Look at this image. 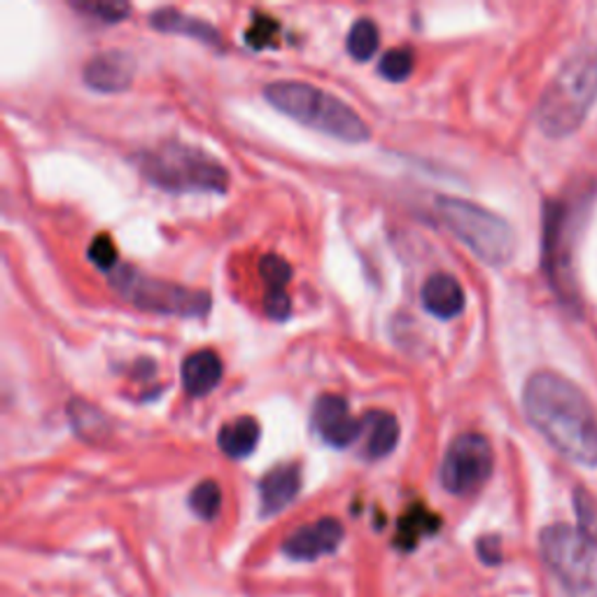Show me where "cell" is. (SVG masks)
<instances>
[{
    "label": "cell",
    "instance_id": "6da1fadb",
    "mask_svg": "<svg viewBox=\"0 0 597 597\" xmlns=\"http://www.w3.org/2000/svg\"><path fill=\"white\" fill-rule=\"evenodd\" d=\"M532 428L567 460L597 467V415L586 395L560 374L539 372L523 390Z\"/></svg>",
    "mask_w": 597,
    "mask_h": 597
},
{
    "label": "cell",
    "instance_id": "7a4b0ae2",
    "mask_svg": "<svg viewBox=\"0 0 597 597\" xmlns=\"http://www.w3.org/2000/svg\"><path fill=\"white\" fill-rule=\"evenodd\" d=\"M597 101V47H584L565 61L543 92L537 125L551 138H565L584 125Z\"/></svg>",
    "mask_w": 597,
    "mask_h": 597
},
{
    "label": "cell",
    "instance_id": "3957f363",
    "mask_svg": "<svg viewBox=\"0 0 597 597\" xmlns=\"http://www.w3.org/2000/svg\"><path fill=\"white\" fill-rule=\"evenodd\" d=\"M276 110L298 125L339 138L343 143H364L372 138L366 121L341 98L306 82H271L265 90Z\"/></svg>",
    "mask_w": 597,
    "mask_h": 597
},
{
    "label": "cell",
    "instance_id": "277c9868",
    "mask_svg": "<svg viewBox=\"0 0 597 597\" xmlns=\"http://www.w3.org/2000/svg\"><path fill=\"white\" fill-rule=\"evenodd\" d=\"M140 173L166 191H215L230 189V171L215 156L199 148L168 143L136 156Z\"/></svg>",
    "mask_w": 597,
    "mask_h": 597
},
{
    "label": "cell",
    "instance_id": "5b68a950",
    "mask_svg": "<svg viewBox=\"0 0 597 597\" xmlns=\"http://www.w3.org/2000/svg\"><path fill=\"white\" fill-rule=\"evenodd\" d=\"M543 565L567 597H597V539L567 523L549 525L539 537Z\"/></svg>",
    "mask_w": 597,
    "mask_h": 597
},
{
    "label": "cell",
    "instance_id": "8992f818",
    "mask_svg": "<svg viewBox=\"0 0 597 597\" xmlns=\"http://www.w3.org/2000/svg\"><path fill=\"white\" fill-rule=\"evenodd\" d=\"M444 224L488 267H504L516 253V234L493 210L455 197H438Z\"/></svg>",
    "mask_w": 597,
    "mask_h": 597
},
{
    "label": "cell",
    "instance_id": "52a82bcc",
    "mask_svg": "<svg viewBox=\"0 0 597 597\" xmlns=\"http://www.w3.org/2000/svg\"><path fill=\"white\" fill-rule=\"evenodd\" d=\"M110 285L140 311L180 318H203L210 311V294L168 280H156L138 269L121 267L113 273Z\"/></svg>",
    "mask_w": 597,
    "mask_h": 597
},
{
    "label": "cell",
    "instance_id": "ba28073f",
    "mask_svg": "<svg viewBox=\"0 0 597 597\" xmlns=\"http://www.w3.org/2000/svg\"><path fill=\"white\" fill-rule=\"evenodd\" d=\"M493 467L495 455L488 438L477 432H467L450 442L438 479L450 495H471L490 479Z\"/></svg>",
    "mask_w": 597,
    "mask_h": 597
},
{
    "label": "cell",
    "instance_id": "9c48e42d",
    "mask_svg": "<svg viewBox=\"0 0 597 597\" xmlns=\"http://www.w3.org/2000/svg\"><path fill=\"white\" fill-rule=\"evenodd\" d=\"M313 430L333 448L353 446L362 436V418L350 415L348 401L339 395H323L313 407Z\"/></svg>",
    "mask_w": 597,
    "mask_h": 597
},
{
    "label": "cell",
    "instance_id": "30bf717a",
    "mask_svg": "<svg viewBox=\"0 0 597 597\" xmlns=\"http://www.w3.org/2000/svg\"><path fill=\"white\" fill-rule=\"evenodd\" d=\"M346 530L337 518H320L294 530L283 543V553L292 560L311 563V560H318L337 551Z\"/></svg>",
    "mask_w": 597,
    "mask_h": 597
},
{
    "label": "cell",
    "instance_id": "8fae6325",
    "mask_svg": "<svg viewBox=\"0 0 597 597\" xmlns=\"http://www.w3.org/2000/svg\"><path fill=\"white\" fill-rule=\"evenodd\" d=\"M136 73V59L125 49L101 51L84 66V82L101 94H117L129 90Z\"/></svg>",
    "mask_w": 597,
    "mask_h": 597
},
{
    "label": "cell",
    "instance_id": "7c38bea8",
    "mask_svg": "<svg viewBox=\"0 0 597 597\" xmlns=\"http://www.w3.org/2000/svg\"><path fill=\"white\" fill-rule=\"evenodd\" d=\"M302 490V469L298 465H278L259 481L261 516H273L288 508Z\"/></svg>",
    "mask_w": 597,
    "mask_h": 597
},
{
    "label": "cell",
    "instance_id": "4fadbf2b",
    "mask_svg": "<svg viewBox=\"0 0 597 597\" xmlns=\"http://www.w3.org/2000/svg\"><path fill=\"white\" fill-rule=\"evenodd\" d=\"M420 298H423L425 311L438 320H450L465 311V290L448 273L430 276L420 290Z\"/></svg>",
    "mask_w": 597,
    "mask_h": 597
},
{
    "label": "cell",
    "instance_id": "5bb4252c",
    "mask_svg": "<svg viewBox=\"0 0 597 597\" xmlns=\"http://www.w3.org/2000/svg\"><path fill=\"white\" fill-rule=\"evenodd\" d=\"M362 438L366 460L388 458L399 442V420L390 411H366L362 415Z\"/></svg>",
    "mask_w": 597,
    "mask_h": 597
},
{
    "label": "cell",
    "instance_id": "9a60e30c",
    "mask_svg": "<svg viewBox=\"0 0 597 597\" xmlns=\"http://www.w3.org/2000/svg\"><path fill=\"white\" fill-rule=\"evenodd\" d=\"M222 362L213 353V350H197L195 355H189L183 362L180 376H183V388L189 397H206L213 393L220 381H222Z\"/></svg>",
    "mask_w": 597,
    "mask_h": 597
},
{
    "label": "cell",
    "instance_id": "2e32d148",
    "mask_svg": "<svg viewBox=\"0 0 597 597\" xmlns=\"http://www.w3.org/2000/svg\"><path fill=\"white\" fill-rule=\"evenodd\" d=\"M150 24H152V28L162 31V33H180V35H189V38H195L206 45H220V33L213 24L197 20V16L183 14L173 8L156 10L150 16Z\"/></svg>",
    "mask_w": 597,
    "mask_h": 597
},
{
    "label": "cell",
    "instance_id": "e0dca14e",
    "mask_svg": "<svg viewBox=\"0 0 597 597\" xmlns=\"http://www.w3.org/2000/svg\"><path fill=\"white\" fill-rule=\"evenodd\" d=\"M261 436V428L253 415H243L234 423H226L218 434V446L226 455V458H248V455L257 448Z\"/></svg>",
    "mask_w": 597,
    "mask_h": 597
},
{
    "label": "cell",
    "instance_id": "ac0fdd59",
    "mask_svg": "<svg viewBox=\"0 0 597 597\" xmlns=\"http://www.w3.org/2000/svg\"><path fill=\"white\" fill-rule=\"evenodd\" d=\"M348 55L353 57L355 61H368L378 49V26L372 20H360L353 24L348 33Z\"/></svg>",
    "mask_w": 597,
    "mask_h": 597
},
{
    "label": "cell",
    "instance_id": "d6986e66",
    "mask_svg": "<svg viewBox=\"0 0 597 597\" xmlns=\"http://www.w3.org/2000/svg\"><path fill=\"white\" fill-rule=\"evenodd\" d=\"M189 508L201 520H213L222 508V490L215 481H201L189 493Z\"/></svg>",
    "mask_w": 597,
    "mask_h": 597
},
{
    "label": "cell",
    "instance_id": "ffe728a7",
    "mask_svg": "<svg viewBox=\"0 0 597 597\" xmlns=\"http://www.w3.org/2000/svg\"><path fill=\"white\" fill-rule=\"evenodd\" d=\"M413 66H415L413 51L411 49H403V47H397V49L385 51V55L381 57V61H378V75L383 80H388V82H403V80L411 78Z\"/></svg>",
    "mask_w": 597,
    "mask_h": 597
},
{
    "label": "cell",
    "instance_id": "44dd1931",
    "mask_svg": "<svg viewBox=\"0 0 597 597\" xmlns=\"http://www.w3.org/2000/svg\"><path fill=\"white\" fill-rule=\"evenodd\" d=\"M259 273L265 278L267 292H288L290 278H292V267L283 257L278 255H265L259 259Z\"/></svg>",
    "mask_w": 597,
    "mask_h": 597
},
{
    "label": "cell",
    "instance_id": "7402d4cb",
    "mask_svg": "<svg viewBox=\"0 0 597 597\" xmlns=\"http://www.w3.org/2000/svg\"><path fill=\"white\" fill-rule=\"evenodd\" d=\"M73 10L86 14V16H94V20L103 22V24H119L125 22L131 8L127 3H117V0H113V3H101V0H96V3H73Z\"/></svg>",
    "mask_w": 597,
    "mask_h": 597
},
{
    "label": "cell",
    "instance_id": "603a6c76",
    "mask_svg": "<svg viewBox=\"0 0 597 597\" xmlns=\"http://www.w3.org/2000/svg\"><path fill=\"white\" fill-rule=\"evenodd\" d=\"M68 415H70V423H73L78 434H82L84 438H96V432L101 430L98 420L103 423V418H101V413L96 409L90 407V403H84L80 399L70 401Z\"/></svg>",
    "mask_w": 597,
    "mask_h": 597
},
{
    "label": "cell",
    "instance_id": "cb8c5ba5",
    "mask_svg": "<svg viewBox=\"0 0 597 597\" xmlns=\"http://www.w3.org/2000/svg\"><path fill=\"white\" fill-rule=\"evenodd\" d=\"M90 259L101 271H113L117 267V248L108 234H101L92 241Z\"/></svg>",
    "mask_w": 597,
    "mask_h": 597
},
{
    "label": "cell",
    "instance_id": "d4e9b609",
    "mask_svg": "<svg viewBox=\"0 0 597 597\" xmlns=\"http://www.w3.org/2000/svg\"><path fill=\"white\" fill-rule=\"evenodd\" d=\"M276 31H278V24L271 20V16L257 14L255 24L250 26L248 33H245V40H248L250 47H255V49H265L271 45V38H273Z\"/></svg>",
    "mask_w": 597,
    "mask_h": 597
},
{
    "label": "cell",
    "instance_id": "484cf974",
    "mask_svg": "<svg viewBox=\"0 0 597 597\" xmlns=\"http://www.w3.org/2000/svg\"><path fill=\"white\" fill-rule=\"evenodd\" d=\"M265 311L273 320H288L292 313V302L288 292H267L265 294Z\"/></svg>",
    "mask_w": 597,
    "mask_h": 597
},
{
    "label": "cell",
    "instance_id": "4316f807",
    "mask_svg": "<svg viewBox=\"0 0 597 597\" xmlns=\"http://www.w3.org/2000/svg\"><path fill=\"white\" fill-rule=\"evenodd\" d=\"M479 555L483 563L488 565H497L502 560V553H500V539L497 537H483L479 541Z\"/></svg>",
    "mask_w": 597,
    "mask_h": 597
}]
</instances>
